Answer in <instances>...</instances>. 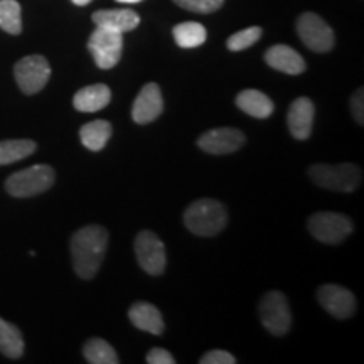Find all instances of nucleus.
<instances>
[{
	"instance_id": "6",
	"label": "nucleus",
	"mask_w": 364,
	"mask_h": 364,
	"mask_svg": "<svg viewBox=\"0 0 364 364\" xmlns=\"http://www.w3.org/2000/svg\"><path fill=\"white\" fill-rule=\"evenodd\" d=\"M88 49L95 63L102 70H112L118 65L124 51V34L97 27L88 39Z\"/></svg>"
},
{
	"instance_id": "13",
	"label": "nucleus",
	"mask_w": 364,
	"mask_h": 364,
	"mask_svg": "<svg viewBox=\"0 0 364 364\" xmlns=\"http://www.w3.org/2000/svg\"><path fill=\"white\" fill-rule=\"evenodd\" d=\"M164 110V98L161 88L156 83L145 85L136 95L134 107H132V118L135 124L145 125L161 117Z\"/></svg>"
},
{
	"instance_id": "26",
	"label": "nucleus",
	"mask_w": 364,
	"mask_h": 364,
	"mask_svg": "<svg viewBox=\"0 0 364 364\" xmlns=\"http://www.w3.org/2000/svg\"><path fill=\"white\" fill-rule=\"evenodd\" d=\"M262 27H248V29H243L240 31V33H235L231 36V38L228 39L226 46L230 51H243V49H248L250 46L257 43V41L262 38Z\"/></svg>"
},
{
	"instance_id": "5",
	"label": "nucleus",
	"mask_w": 364,
	"mask_h": 364,
	"mask_svg": "<svg viewBox=\"0 0 364 364\" xmlns=\"http://www.w3.org/2000/svg\"><path fill=\"white\" fill-rule=\"evenodd\" d=\"M351 218L334 211H321L311 216L309 231L314 238L326 245H338L353 233Z\"/></svg>"
},
{
	"instance_id": "23",
	"label": "nucleus",
	"mask_w": 364,
	"mask_h": 364,
	"mask_svg": "<svg viewBox=\"0 0 364 364\" xmlns=\"http://www.w3.org/2000/svg\"><path fill=\"white\" fill-rule=\"evenodd\" d=\"M36 149H38V145L34 140H2L0 142V166H9V164L22 161V159L34 154Z\"/></svg>"
},
{
	"instance_id": "27",
	"label": "nucleus",
	"mask_w": 364,
	"mask_h": 364,
	"mask_svg": "<svg viewBox=\"0 0 364 364\" xmlns=\"http://www.w3.org/2000/svg\"><path fill=\"white\" fill-rule=\"evenodd\" d=\"M177 6L186 9V11L198 14H211L223 7L225 0H174Z\"/></svg>"
},
{
	"instance_id": "11",
	"label": "nucleus",
	"mask_w": 364,
	"mask_h": 364,
	"mask_svg": "<svg viewBox=\"0 0 364 364\" xmlns=\"http://www.w3.org/2000/svg\"><path fill=\"white\" fill-rule=\"evenodd\" d=\"M245 142H247V139H245L243 132L225 127V129H215L203 134L199 136L198 145L199 149L213 154V156H225V154L236 152L243 147Z\"/></svg>"
},
{
	"instance_id": "10",
	"label": "nucleus",
	"mask_w": 364,
	"mask_h": 364,
	"mask_svg": "<svg viewBox=\"0 0 364 364\" xmlns=\"http://www.w3.org/2000/svg\"><path fill=\"white\" fill-rule=\"evenodd\" d=\"M297 33L302 43L314 53H327L334 48V33L317 14H302L297 21Z\"/></svg>"
},
{
	"instance_id": "3",
	"label": "nucleus",
	"mask_w": 364,
	"mask_h": 364,
	"mask_svg": "<svg viewBox=\"0 0 364 364\" xmlns=\"http://www.w3.org/2000/svg\"><path fill=\"white\" fill-rule=\"evenodd\" d=\"M309 176L318 188L336 193H353L363 181V172L354 164H316L309 169Z\"/></svg>"
},
{
	"instance_id": "25",
	"label": "nucleus",
	"mask_w": 364,
	"mask_h": 364,
	"mask_svg": "<svg viewBox=\"0 0 364 364\" xmlns=\"http://www.w3.org/2000/svg\"><path fill=\"white\" fill-rule=\"evenodd\" d=\"M22 11L17 0H0V29L17 36L22 33Z\"/></svg>"
},
{
	"instance_id": "15",
	"label": "nucleus",
	"mask_w": 364,
	"mask_h": 364,
	"mask_svg": "<svg viewBox=\"0 0 364 364\" xmlns=\"http://www.w3.org/2000/svg\"><path fill=\"white\" fill-rule=\"evenodd\" d=\"M267 65L273 68V70L285 73V75H302L306 71V61L295 49L289 48L285 44L272 46L265 53Z\"/></svg>"
},
{
	"instance_id": "22",
	"label": "nucleus",
	"mask_w": 364,
	"mask_h": 364,
	"mask_svg": "<svg viewBox=\"0 0 364 364\" xmlns=\"http://www.w3.org/2000/svg\"><path fill=\"white\" fill-rule=\"evenodd\" d=\"M172 34H174L176 44L184 49L199 48V46L206 43L208 38L206 27L199 24V22H182V24L174 27Z\"/></svg>"
},
{
	"instance_id": "29",
	"label": "nucleus",
	"mask_w": 364,
	"mask_h": 364,
	"mask_svg": "<svg viewBox=\"0 0 364 364\" xmlns=\"http://www.w3.org/2000/svg\"><path fill=\"white\" fill-rule=\"evenodd\" d=\"M351 112H353L354 120H356L359 125H363L364 124V91H363V88H359L356 93L353 95Z\"/></svg>"
},
{
	"instance_id": "8",
	"label": "nucleus",
	"mask_w": 364,
	"mask_h": 364,
	"mask_svg": "<svg viewBox=\"0 0 364 364\" xmlns=\"http://www.w3.org/2000/svg\"><path fill=\"white\" fill-rule=\"evenodd\" d=\"M14 76H16L17 86L24 95H36L48 85L51 78V66L48 59L39 54L22 58L14 66Z\"/></svg>"
},
{
	"instance_id": "2",
	"label": "nucleus",
	"mask_w": 364,
	"mask_h": 364,
	"mask_svg": "<svg viewBox=\"0 0 364 364\" xmlns=\"http://www.w3.org/2000/svg\"><path fill=\"white\" fill-rule=\"evenodd\" d=\"M226 208L216 199H198L184 213V225L196 236H216L226 228Z\"/></svg>"
},
{
	"instance_id": "14",
	"label": "nucleus",
	"mask_w": 364,
	"mask_h": 364,
	"mask_svg": "<svg viewBox=\"0 0 364 364\" xmlns=\"http://www.w3.org/2000/svg\"><path fill=\"white\" fill-rule=\"evenodd\" d=\"M314 117H316V107L311 98L294 100L287 115V124L294 139L307 140L312 134Z\"/></svg>"
},
{
	"instance_id": "21",
	"label": "nucleus",
	"mask_w": 364,
	"mask_h": 364,
	"mask_svg": "<svg viewBox=\"0 0 364 364\" xmlns=\"http://www.w3.org/2000/svg\"><path fill=\"white\" fill-rule=\"evenodd\" d=\"M0 353L9 359H19L24 354V338L19 327L0 317Z\"/></svg>"
},
{
	"instance_id": "24",
	"label": "nucleus",
	"mask_w": 364,
	"mask_h": 364,
	"mask_svg": "<svg viewBox=\"0 0 364 364\" xmlns=\"http://www.w3.org/2000/svg\"><path fill=\"white\" fill-rule=\"evenodd\" d=\"M85 359L90 364H118V359L115 349L112 348V344H108L105 339L93 338L86 341L83 348Z\"/></svg>"
},
{
	"instance_id": "9",
	"label": "nucleus",
	"mask_w": 364,
	"mask_h": 364,
	"mask_svg": "<svg viewBox=\"0 0 364 364\" xmlns=\"http://www.w3.org/2000/svg\"><path fill=\"white\" fill-rule=\"evenodd\" d=\"M136 262L145 273L152 277L162 275L167 265L166 247L152 231H140L135 238Z\"/></svg>"
},
{
	"instance_id": "17",
	"label": "nucleus",
	"mask_w": 364,
	"mask_h": 364,
	"mask_svg": "<svg viewBox=\"0 0 364 364\" xmlns=\"http://www.w3.org/2000/svg\"><path fill=\"white\" fill-rule=\"evenodd\" d=\"M129 318L136 329L156 336H161L166 327L161 311L149 302H135L129 311Z\"/></svg>"
},
{
	"instance_id": "16",
	"label": "nucleus",
	"mask_w": 364,
	"mask_h": 364,
	"mask_svg": "<svg viewBox=\"0 0 364 364\" xmlns=\"http://www.w3.org/2000/svg\"><path fill=\"white\" fill-rule=\"evenodd\" d=\"M97 27L117 31V33H129L139 26L140 17L135 11L130 9H113V11H97L91 16Z\"/></svg>"
},
{
	"instance_id": "20",
	"label": "nucleus",
	"mask_w": 364,
	"mask_h": 364,
	"mask_svg": "<svg viewBox=\"0 0 364 364\" xmlns=\"http://www.w3.org/2000/svg\"><path fill=\"white\" fill-rule=\"evenodd\" d=\"M112 124L107 120H93L90 124H85L80 130L81 144L91 152H100L105 149L112 136Z\"/></svg>"
},
{
	"instance_id": "18",
	"label": "nucleus",
	"mask_w": 364,
	"mask_h": 364,
	"mask_svg": "<svg viewBox=\"0 0 364 364\" xmlns=\"http://www.w3.org/2000/svg\"><path fill=\"white\" fill-rule=\"evenodd\" d=\"M112 100V91L107 85H91L81 88L73 98V105L78 112L95 113L103 110Z\"/></svg>"
},
{
	"instance_id": "4",
	"label": "nucleus",
	"mask_w": 364,
	"mask_h": 364,
	"mask_svg": "<svg viewBox=\"0 0 364 364\" xmlns=\"http://www.w3.org/2000/svg\"><path fill=\"white\" fill-rule=\"evenodd\" d=\"M56 174L51 166L38 164L7 177L6 191L14 198H33L53 188Z\"/></svg>"
},
{
	"instance_id": "19",
	"label": "nucleus",
	"mask_w": 364,
	"mask_h": 364,
	"mask_svg": "<svg viewBox=\"0 0 364 364\" xmlns=\"http://www.w3.org/2000/svg\"><path fill=\"white\" fill-rule=\"evenodd\" d=\"M236 107L250 117L268 118L273 113V102L258 90H243L236 97Z\"/></svg>"
},
{
	"instance_id": "12",
	"label": "nucleus",
	"mask_w": 364,
	"mask_h": 364,
	"mask_svg": "<svg viewBox=\"0 0 364 364\" xmlns=\"http://www.w3.org/2000/svg\"><path fill=\"white\" fill-rule=\"evenodd\" d=\"M317 299L321 306L336 318H349L356 312V297L351 290L341 285H322L317 290Z\"/></svg>"
},
{
	"instance_id": "28",
	"label": "nucleus",
	"mask_w": 364,
	"mask_h": 364,
	"mask_svg": "<svg viewBox=\"0 0 364 364\" xmlns=\"http://www.w3.org/2000/svg\"><path fill=\"white\" fill-rule=\"evenodd\" d=\"M201 364H235L236 358L231 353L221 351V349H215V351H209L199 359Z\"/></svg>"
},
{
	"instance_id": "1",
	"label": "nucleus",
	"mask_w": 364,
	"mask_h": 364,
	"mask_svg": "<svg viewBox=\"0 0 364 364\" xmlns=\"http://www.w3.org/2000/svg\"><path fill=\"white\" fill-rule=\"evenodd\" d=\"M108 248V233L103 226L88 225L71 236L73 268L80 279H95Z\"/></svg>"
},
{
	"instance_id": "31",
	"label": "nucleus",
	"mask_w": 364,
	"mask_h": 364,
	"mask_svg": "<svg viewBox=\"0 0 364 364\" xmlns=\"http://www.w3.org/2000/svg\"><path fill=\"white\" fill-rule=\"evenodd\" d=\"M73 4H76V6H88L91 0H71Z\"/></svg>"
},
{
	"instance_id": "32",
	"label": "nucleus",
	"mask_w": 364,
	"mask_h": 364,
	"mask_svg": "<svg viewBox=\"0 0 364 364\" xmlns=\"http://www.w3.org/2000/svg\"><path fill=\"white\" fill-rule=\"evenodd\" d=\"M122 4H135V2H142V0H118Z\"/></svg>"
},
{
	"instance_id": "7",
	"label": "nucleus",
	"mask_w": 364,
	"mask_h": 364,
	"mask_svg": "<svg viewBox=\"0 0 364 364\" xmlns=\"http://www.w3.org/2000/svg\"><path fill=\"white\" fill-rule=\"evenodd\" d=\"M260 321L273 336H285L292 326L289 300L279 290H272L260 300Z\"/></svg>"
},
{
	"instance_id": "30",
	"label": "nucleus",
	"mask_w": 364,
	"mask_h": 364,
	"mask_svg": "<svg viewBox=\"0 0 364 364\" xmlns=\"http://www.w3.org/2000/svg\"><path fill=\"white\" fill-rule=\"evenodd\" d=\"M147 363L149 364H174L176 359L172 358L169 351L162 348H154L152 351L147 354Z\"/></svg>"
}]
</instances>
